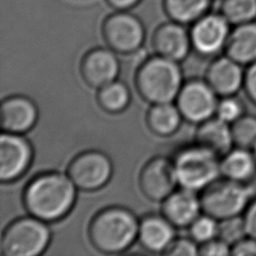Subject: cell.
I'll use <instances>...</instances> for the list:
<instances>
[{"label": "cell", "instance_id": "6da1fadb", "mask_svg": "<svg viewBox=\"0 0 256 256\" xmlns=\"http://www.w3.org/2000/svg\"><path fill=\"white\" fill-rule=\"evenodd\" d=\"M76 196L77 187L68 174L49 171L27 183L22 199L30 215L49 223L65 217L73 208Z\"/></svg>", "mask_w": 256, "mask_h": 256}, {"label": "cell", "instance_id": "7a4b0ae2", "mask_svg": "<svg viewBox=\"0 0 256 256\" xmlns=\"http://www.w3.org/2000/svg\"><path fill=\"white\" fill-rule=\"evenodd\" d=\"M139 222L130 209L109 206L93 216L88 226V237L93 247L102 253H122L137 240Z\"/></svg>", "mask_w": 256, "mask_h": 256}, {"label": "cell", "instance_id": "3957f363", "mask_svg": "<svg viewBox=\"0 0 256 256\" xmlns=\"http://www.w3.org/2000/svg\"><path fill=\"white\" fill-rule=\"evenodd\" d=\"M183 83L178 62L157 54L147 58L135 74L136 90L140 97L150 104L172 102Z\"/></svg>", "mask_w": 256, "mask_h": 256}, {"label": "cell", "instance_id": "277c9868", "mask_svg": "<svg viewBox=\"0 0 256 256\" xmlns=\"http://www.w3.org/2000/svg\"><path fill=\"white\" fill-rule=\"evenodd\" d=\"M172 161L178 185L185 189L201 192L221 177L220 157L196 142L177 150Z\"/></svg>", "mask_w": 256, "mask_h": 256}, {"label": "cell", "instance_id": "5b68a950", "mask_svg": "<svg viewBox=\"0 0 256 256\" xmlns=\"http://www.w3.org/2000/svg\"><path fill=\"white\" fill-rule=\"evenodd\" d=\"M253 195L251 184L221 176L200 192L202 212L219 221L242 216Z\"/></svg>", "mask_w": 256, "mask_h": 256}, {"label": "cell", "instance_id": "8992f818", "mask_svg": "<svg viewBox=\"0 0 256 256\" xmlns=\"http://www.w3.org/2000/svg\"><path fill=\"white\" fill-rule=\"evenodd\" d=\"M51 241L47 222L32 215L17 218L3 231L1 253L4 256H37L42 254Z\"/></svg>", "mask_w": 256, "mask_h": 256}, {"label": "cell", "instance_id": "52a82bcc", "mask_svg": "<svg viewBox=\"0 0 256 256\" xmlns=\"http://www.w3.org/2000/svg\"><path fill=\"white\" fill-rule=\"evenodd\" d=\"M101 31L107 47L122 55L137 52L146 34L142 21L128 11H116L107 16Z\"/></svg>", "mask_w": 256, "mask_h": 256}, {"label": "cell", "instance_id": "ba28073f", "mask_svg": "<svg viewBox=\"0 0 256 256\" xmlns=\"http://www.w3.org/2000/svg\"><path fill=\"white\" fill-rule=\"evenodd\" d=\"M67 174L77 189L95 191L104 187L113 175L110 157L99 150H86L77 154L68 164Z\"/></svg>", "mask_w": 256, "mask_h": 256}, {"label": "cell", "instance_id": "9c48e42d", "mask_svg": "<svg viewBox=\"0 0 256 256\" xmlns=\"http://www.w3.org/2000/svg\"><path fill=\"white\" fill-rule=\"evenodd\" d=\"M175 100L183 119L200 124L215 116L219 96L206 80L191 79L183 83Z\"/></svg>", "mask_w": 256, "mask_h": 256}, {"label": "cell", "instance_id": "30bf717a", "mask_svg": "<svg viewBox=\"0 0 256 256\" xmlns=\"http://www.w3.org/2000/svg\"><path fill=\"white\" fill-rule=\"evenodd\" d=\"M230 23L220 13H206L196 20L190 30L192 49L202 57H214L224 51Z\"/></svg>", "mask_w": 256, "mask_h": 256}, {"label": "cell", "instance_id": "8fae6325", "mask_svg": "<svg viewBox=\"0 0 256 256\" xmlns=\"http://www.w3.org/2000/svg\"><path fill=\"white\" fill-rule=\"evenodd\" d=\"M178 185L172 159L155 156L148 160L139 173V187L150 201L162 202Z\"/></svg>", "mask_w": 256, "mask_h": 256}, {"label": "cell", "instance_id": "7c38bea8", "mask_svg": "<svg viewBox=\"0 0 256 256\" xmlns=\"http://www.w3.org/2000/svg\"><path fill=\"white\" fill-rule=\"evenodd\" d=\"M33 159L31 143L22 134L3 132L0 139V180L10 183L20 178Z\"/></svg>", "mask_w": 256, "mask_h": 256}, {"label": "cell", "instance_id": "4fadbf2b", "mask_svg": "<svg viewBox=\"0 0 256 256\" xmlns=\"http://www.w3.org/2000/svg\"><path fill=\"white\" fill-rule=\"evenodd\" d=\"M120 67L116 52L109 47H96L83 56L80 75L89 87L98 90L117 79Z\"/></svg>", "mask_w": 256, "mask_h": 256}, {"label": "cell", "instance_id": "5bb4252c", "mask_svg": "<svg viewBox=\"0 0 256 256\" xmlns=\"http://www.w3.org/2000/svg\"><path fill=\"white\" fill-rule=\"evenodd\" d=\"M244 77V66L227 55L215 57L205 73V80L219 97L237 95L243 90Z\"/></svg>", "mask_w": 256, "mask_h": 256}, {"label": "cell", "instance_id": "9a60e30c", "mask_svg": "<svg viewBox=\"0 0 256 256\" xmlns=\"http://www.w3.org/2000/svg\"><path fill=\"white\" fill-rule=\"evenodd\" d=\"M38 119L34 101L24 95H11L1 102L0 120L3 132L23 134L31 130Z\"/></svg>", "mask_w": 256, "mask_h": 256}, {"label": "cell", "instance_id": "2e32d148", "mask_svg": "<svg viewBox=\"0 0 256 256\" xmlns=\"http://www.w3.org/2000/svg\"><path fill=\"white\" fill-rule=\"evenodd\" d=\"M152 47L157 55L180 62L187 57L192 48L190 33L181 23H163L153 33Z\"/></svg>", "mask_w": 256, "mask_h": 256}, {"label": "cell", "instance_id": "e0dca14e", "mask_svg": "<svg viewBox=\"0 0 256 256\" xmlns=\"http://www.w3.org/2000/svg\"><path fill=\"white\" fill-rule=\"evenodd\" d=\"M175 226L162 214L144 216L139 222L137 241L151 253H162L176 238Z\"/></svg>", "mask_w": 256, "mask_h": 256}, {"label": "cell", "instance_id": "ac0fdd59", "mask_svg": "<svg viewBox=\"0 0 256 256\" xmlns=\"http://www.w3.org/2000/svg\"><path fill=\"white\" fill-rule=\"evenodd\" d=\"M201 211L200 195L182 187L162 201V214L176 228L189 227Z\"/></svg>", "mask_w": 256, "mask_h": 256}, {"label": "cell", "instance_id": "d6986e66", "mask_svg": "<svg viewBox=\"0 0 256 256\" xmlns=\"http://www.w3.org/2000/svg\"><path fill=\"white\" fill-rule=\"evenodd\" d=\"M195 142L221 158L234 147L231 125L213 116L198 124Z\"/></svg>", "mask_w": 256, "mask_h": 256}, {"label": "cell", "instance_id": "ffe728a7", "mask_svg": "<svg viewBox=\"0 0 256 256\" xmlns=\"http://www.w3.org/2000/svg\"><path fill=\"white\" fill-rule=\"evenodd\" d=\"M225 55L244 67L256 61V22L251 21L239 25L230 31Z\"/></svg>", "mask_w": 256, "mask_h": 256}, {"label": "cell", "instance_id": "44dd1931", "mask_svg": "<svg viewBox=\"0 0 256 256\" xmlns=\"http://www.w3.org/2000/svg\"><path fill=\"white\" fill-rule=\"evenodd\" d=\"M220 170L224 178L251 184L256 178V159L253 150L234 146L220 158Z\"/></svg>", "mask_w": 256, "mask_h": 256}, {"label": "cell", "instance_id": "7402d4cb", "mask_svg": "<svg viewBox=\"0 0 256 256\" xmlns=\"http://www.w3.org/2000/svg\"><path fill=\"white\" fill-rule=\"evenodd\" d=\"M182 119L177 105H173L172 102L152 104L146 114L149 130L160 137L173 135L179 129Z\"/></svg>", "mask_w": 256, "mask_h": 256}, {"label": "cell", "instance_id": "603a6c76", "mask_svg": "<svg viewBox=\"0 0 256 256\" xmlns=\"http://www.w3.org/2000/svg\"><path fill=\"white\" fill-rule=\"evenodd\" d=\"M212 0H163V8L167 16L181 24L194 23L205 15Z\"/></svg>", "mask_w": 256, "mask_h": 256}, {"label": "cell", "instance_id": "cb8c5ba5", "mask_svg": "<svg viewBox=\"0 0 256 256\" xmlns=\"http://www.w3.org/2000/svg\"><path fill=\"white\" fill-rule=\"evenodd\" d=\"M130 101L131 92L129 87L117 79L98 89L97 102L107 113L118 114L123 112L129 106Z\"/></svg>", "mask_w": 256, "mask_h": 256}, {"label": "cell", "instance_id": "d4e9b609", "mask_svg": "<svg viewBox=\"0 0 256 256\" xmlns=\"http://www.w3.org/2000/svg\"><path fill=\"white\" fill-rule=\"evenodd\" d=\"M220 11L234 26L251 22L256 18V0H223Z\"/></svg>", "mask_w": 256, "mask_h": 256}, {"label": "cell", "instance_id": "484cf974", "mask_svg": "<svg viewBox=\"0 0 256 256\" xmlns=\"http://www.w3.org/2000/svg\"><path fill=\"white\" fill-rule=\"evenodd\" d=\"M234 146L253 150L256 146V115L244 114L231 124Z\"/></svg>", "mask_w": 256, "mask_h": 256}, {"label": "cell", "instance_id": "4316f807", "mask_svg": "<svg viewBox=\"0 0 256 256\" xmlns=\"http://www.w3.org/2000/svg\"><path fill=\"white\" fill-rule=\"evenodd\" d=\"M190 237L199 245L210 241L219 234V220L208 215L200 214L189 226Z\"/></svg>", "mask_w": 256, "mask_h": 256}, {"label": "cell", "instance_id": "83f0119b", "mask_svg": "<svg viewBox=\"0 0 256 256\" xmlns=\"http://www.w3.org/2000/svg\"><path fill=\"white\" fill-rule=\"evenodd\" d=\"M246 114V106L237 95L223 96L219 98L215 116L220 120L232 124Z\"/></svg>", "mask_w": 256, "mask_h": 256}, {"label": "cell", "instance_id": "f1b7e54d", "mask_svg": "<svg viewBox=\"0 0 256 256\" xmlns=\"http://www.w3.org/2000/svg\"><path fill=\"white\" fill-rule=\"evenodd\" d=\"M246 230L243 223L242 216L233 217L219 221V234L218 237L226 241L231 246L238 240L245 237Z\"/></svg>", "mask_w": 256, "mask_h": 256}, {"label": "cell", "instance_id": "f546056e", "mask_svg": "<svg viewBox=\"0 0 256 256\" xmlns=\"http://www.w3.org/2000/svg\"><path fill=\"white\" fill-rule=\"evenodd\" d=\"M169 256H195L199 255V244L190 238H175L165 251Z\"/></svg>", "mask_w": 256, "mask_h": 256}, {"label": "cell", "instance_id": "4dcf8cb0", "mask_svg": "<svg viewBox=\"0 0 256 256\" xmlns=\"http://www.w3.org/2000/svg\"><path fill=\"white\" fill-rule=\"evenodd\" d=\"M199 255L228 256L231 255V245L220 237H216L199 245Z\"/></svg>", "mask_w": 256, "mask_h": 256}, {"label": "cell", "instance_id": "1f68e13d", "mask_svg": "<svg viewBox=\"0 0 256 256\" xmlns=\"http://www.w3.org/2000/svg\"><path fill=\"white\" fill-rule=\"evenodd\" d=\"M243 91L248 100L256 106V61L245 67Z\"/></svg>", "mask_w": 256, "mask_h": 256}, {"label": "cell", "instance_id": "d6a6232c", "mask_svg": "<svg viewBox=\"0 0 256 256\" xmlns=\"http://www.w3.org/2000/svg\"><path fill=\"white\" fill-rule=\"evenodd\" d=\"M233 256H256V238L246 235L231 246Z\"/></svg>", "mask_w": 256, "mask_h": 256}, {"label": "cell", "instance_id": "836d02e7", "mask_svg": "<svg viewBox=\"0 0 256 256\" xmlns=\"http://www.w3.org/2000/svg\"><path fill=\"white\" fill-rule=\"evenodd\" d=\"M246 234L256 238V195H253L247 208L242 214Z\"/></svg>", "mask_w": 256, "mask_h": 256}, {"label": "cell", "instance_id": "e575fe53", "mask_svg": "<svg viewBox=\"0 0 256 256\" xmlns=\"http://www.w3.org/2000/svg\"><path fill=\"white\" fill-rule=\"evenodd\" d=\"M107 4L116 11H128L136 6L141 0H105Z\"/></svg>", "mask_w": 256, "mask_h": 256}, {"label": "cell", "instance_id": "d590c367", "mask_svg": "<svg viewBox=\"0 0 256 256\" xmlns=\"http://www.w3.org/2000/svg\"><path fill=\"white\" fill-rule=\"evenodd\" d=\"M253 153H254V156H255V159H256V146L253 148Z\"/></svg>", "mask_w": 256, "mask_h": 256}]
</instances>
